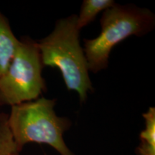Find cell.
<instances>
[{"label":"cell","mask_w":155,"mask_h":155,"mask_svg":"<svg viewBox=\"0 0 155 155\" xmlns=\"http://www.w3.org/2000/svg\"><path fill=\"white\" fill-rule=\"evenodd\" d=\"M19 41L12 30L8 19L0 12V76L10 64Z\"/></svg>","instance_id":"obj_5"},{"label":"cell","mask_w":155,"mask_h":155,"mask_svg":"<svg viewBox=\"0 0 155 155\" xmlns=\"http://www.w3.org/2000/svg\"><path fill=\"white\" fill-rule=\"evenodd\" d=\"M55 99L42 98L12 106L9 125L19 152L28 143L45 144L61 155H75L63 134L71 127L66 117L57 116Z\"/></svg>","instance_id":"obj_3"},{"label":"cell","mask_w":155,"mask_h":155,"mask_svg":"<svg viewBox=\"0 0 155 155\" xmlns=\"http://www.w3.org/2000/svg\"><path fill=\"white\" fill-rule=\"evenodd\" d=\"M76 21V15L58 19L51 33L37 42V45L43 66L59 69L67 88L76 92L83 103L94 88Z\"/></svg>","instance_id":"obj_1"},{"label":"cell","mask_w":155,"mask_h":155,"mask_svg":"<svg viewBox=\"0 0 155 155\" xmlns=\"http://www.w3.org/2000/svg\"><path fill=\"white\" fill-rule=\"evenodd\" d=\"M16 155H19V154H16Z\"/></svg>","instance_id":"obj_9"},{"label":"cell","mask_w":155,"mask_h":155,"mask_svg":"<svg viewBox=\"0 0 155 155\" xmlns=\"http://www.w3.org/2000/svg\"><path fill=\"white\" fill-rule=\"evenodd\" d=\"M99 35L84 40V53L88 71L96 73L108 66L114 46L131 35L141 37L152 31L155 16L150 9L133 5L115 4L104 11L100 20Z\"/></svg>","instance_id":"obj_2"},{"label":"cell","mask_w":155,"mask_h":155,"mask_svg":"<svg viewBox=\"0 0 155 155\" xmlns=\"http://www.w3.org/2000/svg\"><path fill=\"white\" fill-rule=\"evenodd\" d=\"M142 116L145 127L139 134L140 142L135 152L137 155H155V108L150 107Z\"/></svg>","instance_id":"obj_6"},{"label":"cell","mask_w":155,"mask_h":155,"mask_svg":"<svg viewBox=\"0 0 155 155\" xmlns=\"http://www.w3.org/2000/svg\"><path fill=\"white\" fill-rule=\"evenodd\" d=\"M19 154L9 125V115L0 112V155Z\"/></svg>","instance_id":"obj_8"},{"label":"cell","mask_w":155,"mask_h":155,"mask_svg":"<svg viewBox=\"0 0 155 155\" xmlns=\"http://www.w3.org/2000/svg\"><path fill=\"white\" fill-rule=\"evenodd\" d=\"M113 0H84L81 6L80 14L77 15V27L79 30L94 20L101 12L105 11L115 5Z\"/></svg>","instance_id":"obj_7"},{"label":"cell","mask_w":155,"mask_h":155,"mask_svg":"<svg viewBox=\"0 0 155 155\" xmlns=\"http://www.w3.org/2000/svg\"><path fill=\"white\" fill-rule=\"evenodd\" d=\"M37 42L19 40L14 57L0 76V106H15L38 99L45 89L43 68Z\"/></svg>","instance_id":"obj_4"}]
</instances>
